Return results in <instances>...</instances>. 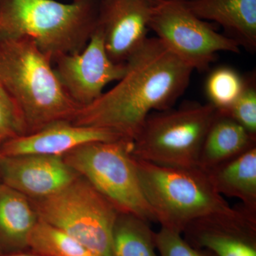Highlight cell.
I'll return each instance as SVG.
<instances>
[{
	"instance_id": "cell-1",
	"label": "cell",
	"mask_w": 256,
	"mask_h": 256,
	"mask_svg": "<svg viewBox=\"0 0 256 256\" xmlns=\"http://www.w3.org/2000/svg\"><path fill=\"white\" fill-rule=\"evenodd\" d=\"M193 72L156 37L148 38L126 62L122 78L92 104L80 108L72 122L110 130L132 141L152 112L174 107Z\"/></svg>"
},
{
	"instance_id": "cell-2",
	"label": "cell",
	"mask_w": 256,
	"mask_h": 256,
	"mask_svg": "<svg viewBox=\"0 0 256 256\" xmlns=\"http://www.w3.org/2000/svg\"><path fill=\"white\" fill-rule=\"evenodd\" d=\"M0 87L20 110L26 134L72 122L80 108L64 90L50 58L28 38L0 40Z\"/></svg>"
},
{
	"instance_id": "cell-3",
	"label": "cell",
	"mask_w": 256,
	"mask_h": 256,
	"mask_svg": "<svg viewBox=\"0 0 256 256\" xmlns=\"http://www.w3.org/2000/svg\"><path fill=\"white\" fill-rule=\"evenodd\" d=\"M98 6L99 0H0V40L28 38L53 64L85 48Z\"/></svg>"
},
{
	"instance_id": "cell-4",
	"label": "cell",
	"mask_w": 256,
	"mask_h": 256,
	"mask_svg": "<svg viewBox=\"0 0 256 256\" xmlns=\"http://www.w3.org/2000/svg\"><path fill=\"white\" fill-rule=\"evenodd\" d=\"M134 160L143 194L161 226L182 234L196 220L237 210L216 192L200 168H168Z\"/></svg>"
},
{
	"instance_id": "cell-5",
	"label": "cell",
	"mask_w": 256,
	"mask_h": 256,
	"mask_svg": "<svg viewBox=\"0 0 256 256\" xmlns=\"http://www.w3.org/2000/svg\"><path fill=\"white\" fill-rule=\"evenodd\" d=\"M216 114L210 102H188L152 112L132 140V156L160 166L198 168L202 146Z\"/></svg>"
},
{
	"instance_id": "cell-6",
	"label": "cell",
	"mask_w": 256,
	"mask_h": 256,
	"mask_svg": "<svg viewBox=\"0 0 256 256\" xmlns=\"http://www.w3.org/2000/svg\"><path fill=\"white\" fill-rule=\"evenodd\" d=\"M132 141L88 143L64 154V161L119 212L156 222L143 194L132 156Z\"/></svg>"
},
{
	"instance_id": "cell-7",
	"label": "cell",
	"mask_w": 256,
	"mask_h": 256,
	"mask_svg": "<svg viewBox=\"0 0 256 256\" xmlns=\"http://www.w3.org/2000/svg\"><path fill=\"white\" fill-rule=\"evenodd\" d=\"M40 220L60 229L98 256H112V234L120 212L85 178L37 200Z\"/></svg>"
},
{
	"instance_id": "cell-8",
	"label": "cell",
	"mask_w": 256,
	"mask_h": 256,
	"mask_svg": "<svg viewBox=\"0 0 256 256\" xmlns=\"http://www.w3.org/2000/svg\"><path fill=\"white\" fill-rule=\"evenodd\" d=\"M149 30L194 72L208 70L218 52L240 53L238 43L194 14L188 0H151Z\"/></svg>"
},
{
	"instance_id": "cell-9",
	"label": "cell",
	"mask_w": 256,
	"mask_h": 256,
	"mask_svg": "<svg viewBox=\"0 0 256 256\" xmlns=\"http://www.w3.org/2000/svg\"><path fill=\"white\" fill-rule=\"evenodd\" d=\"M53 68L67 95L82 108L98 99L106 86L122 78L126 63H116L111 60L102 33L96 26L84 50L57 58Z\"/></svg>"
},
{
	"instance_id": "cell-10",
	"label": "cell",
	"mask_w": 256,
	"mask_h": 256,
	"mask_svg": "<svg viewBox=\"0 0 256 256\" xmlns=\"http://www.w3.org/2000/svg\"><path fill=\"white\" fill-rule=\"evenodd\" d=\"M150 8L151 0H99L96 26L116 63L126 64L144 44Z\"/></svg>"
},
{
	"instance_id": "cell-11",
	"label": "cell",
	"mask_w": 256,
	"mask_h": 256,
	"mask_svg": "<svg viewBox=\"0 0 256 256\" xmlns=\"http://www.w3.org/2000/svg\"><path fill=\"white\" fill-rule=\"evenodd\" d=\"M183 233L193 246L215 256H256V214L242 206L232 214L196 220Z\"/></svg>"
},
{
	"instance_id": "cell-12",
	"label": "cell",
	"mask_w": 256,
	"mask_h": 256,
	"mask_svg": "<svg viewBox=\"0 0 256 256\" xmlns=\"http://www.w3.org/2000/svg\"><path fill=\"white\" fill-rule=\"evenodd\" d=\"M78 176L62 156H0V182L26 196H50Z\"/></svg>"
},
{
	"instance_id": "cell-13",
	"label": "cell",
	"mask_w": 256,
	"mask_h": 256,
	"mask_svg": "<svg viewBox=\"0 0 256 256\" xmlns=\"http://www.w3.org/2000/svg\"><path fill=\"white\" fill-rule=\"evenodd\" d=\"M124 138L105 128L60 121L36 132L3 142L0 144V154L5 156L31 154L63 156L76 148L88 143L108 142Z\"/></svg>"
},
{
	"instance_id": "cell-14",
	"label": "cell",
	"mask_w": 256,
	"mask_h": 256,
	"mask_svg": "<svg viewBox=\"0 0 256 256\" xmlns=\"http://www.w3.org/2000/svg\"><path fill=\"white\" fill-rule=\"evenodd\" d=\"M198 18L218 24L227 36L249 52L256 50V0H188Z\"/></svg>"
},
{
	"instance_id": "cell-15",
	"label": "cell",
	"mask_w": 256,
	"mask_h": 256,
	"mask_svg": "<svg viewBox=\"0 0 256 256\" xmlns=\"http://www.w3.org/2000/svg\"><path fill=\"white\" fill-rule=\"evenodd\" d=\"M28 196L0 182V249L3 254L21 252L38 222Z\"/></svg>"
},
{
	"instance_id": "cell-16",
	"label": "cell",
	"mask_w": 256,
	"mask_h": 256,
	"mask_svg": "<svg viewBox=\"0 0 256 256\" xmlns=\"http://www.w3.org/2000/svg\"><path fill=\"white\" fill-rule=\"evenodd\" d=\"M205 172L217 193L238 198L256 214V146Z\"/></svg>"
},
{
	"instance_id": "cell-17",
	"label": "cell",
	"mask_w": 256,
	"mask_h": 256,
	"mask_svg": "<svg viewBox=\"0 0 256 256\" xmlns=\"http://www.w3.org/2000/svg\"><path fill=\"white\" fill-rule=\"evenodd\" d=\"M256 136L217 111L200 154L198 168L207 172L256 146Z\"/></svg>"
},
{
	"instance_id": "cell-18",
	"label": "cell",
	"mask_w": 256,
	"mask_h": 256,
	"mask_svg": "<svg viewBox=\"0 0 256 256\" xmlns=\"http://www.w3.org/2000/svg\"><path fill=\"white\" fill-rule=\"evenodd\" d=\"M156 232L138 216L120 212L112 234V256H158Z\"/></svg>"
},
{
	"instance_id": "cell-19",
	"label": "cell",
	"mask_w": 256,
	"mask_h": 256,
	"mask_svg": "<svg viewBox=\"0 0 256 256\" xmlns=\"http://www.w3.org/2000/svg\"><path fill=\"white\" fill-rule=\"evenodd\" d=\"M28 247L38 256H98L63 230L40 218L30 234Z\"/></svg>"
},
{
	"instance_id": "cell-20",
	"label": "cell",
	"mask_w": 256,
	"mask_h": 256,
	"mask_svg": "<svg viewBox=\"0 0 256 256\" xmlns=\"http://www.w3.org/2000/svg\"><path fill=\"white\" fill-rule=\"evenodd\" d=\"M246 78L230 67H218L207 78L206 92L210 104L220 112L228 109L245 86Z\"/></svg>"
},
{
	"instance_id": "cell-21",
	"label": "cell",
	"mask_w": 256,
	"mask_h": 256,
	"mask_svg": "<svg viewBox=\"0 0 256 256\" xmlns=\"http://www.w3.org/2000/svg\"><path fill=\"white\" fill-rule=\"evenodd\" d=\"M220 114L228 116L245 128L248 132L256 136L255 75L246 78L245 86L237 100L228 109Z\"/></svg>"
},
{
	"instance_id": "cell-22",
	"label": "cell",
	"mask_w": 256,
	"mask_h": 256,
	"mask_svg": "<svg viewBox=\"0 0 256 256\" xmlns=\"http://www.w3.org/2000/svg\"><path fill=\"white\" fill-rule=\"evenodd\" d=\"M26 134L22 116L11 98L0 87V144Z\"/></svg>"
},
{
	"instance_id": "cell-23",
	"label": "cell",
	"mask_w": 256,
	"mask_h": 256,
	"mask_svg": "<svg viewBox=\"0 0 256 256\" xmlns=\"http://www.w3.org/2000/svg\"><path fill=\"white\" fill-rule=\"evenodd\" d=\"M156 244L160 256H210L191 245L182 234L165 227L156 233Z\"/></svg>"
},
{
	"instance_id": "cell-24",
	"label": "cell",
	"mask_w": 256,
	"mask_h": 256,
	"mask_svg": "<svg viewBox=\"0 0 256 256\" xmlns=\"http://www.w3.org/2000/svg\"><path fill=\"white\" fill-rule=\"evenodd\" d=\"M1 256H38L36 254H24L21 252H8V254H2Z\"/></svg>"
},
{
	"instance_id": "cell-25",
	"label": "cell",
	"mask_w": 256,
	"mask_h": 256,
	"mask_svg": "<svg viewBox=\"0 0 256 256\" xmlns=\"http://www.w3.org/2000/svg\"><path fill=\"white\" fill-rule=\"evenodd\" d=\"M2 254H3L2 252L1 249H0V256H1Z\"/></svg>"
},
{
	"instance_id": "cell-26",
	"label": "cell",
	"mask_w": 256,
	"mask_h": 256,
	"mask_svg": "<svg viewBox=\"0 0 256 256\" xmlns=\"http://www.w3.org/2000/svg\"><path fill=\"white\" fill-rule=\"evenodd\" d=\"M0 156H1V154H0Z\"/></svg>"
}]
</instances>
